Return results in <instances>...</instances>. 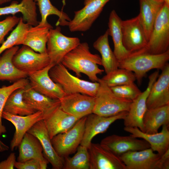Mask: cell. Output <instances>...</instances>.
<instances>
[{"label": "cell", "mask_w": 169, "mask_h": 169, "mask_svg": "<svg viewBox=\"0 0 169 169\" xmlns=\"http://www.w3.org/2000/svg\"><path fill=\"white\" fill-rule=\"evenodd\" d=\"M14 167L18 169H42L39 161L34 159L22 162L16 161Z\"/></svg>", "instance_id": "obj_40"}, {"label": "cell", "mask_w": 169, "mask_h": 169, "mask_svg": "<svg viewBox=\"0 0 169 169\" xmlns=\"http://www.w3.org/2000/svg\"><path fill=\"white\" fill-rule=\"evenodd\" d=\"M100 144L119 156L129 151H140L151 148L150 144L145 140L139 139L131 135H110L102 139Z\"/></svg>", "instance_id": "obj_16"}, {"label": "cell", "mask_w": 169, "mask_h": 169, "mask_svg": "<svg viewBox=\"0 0 169 169\" xmlns=\"http://www.w3.org/2000/svg\"><path fill=\"white\" fill-rule=\"evenodd\" d=\"M110 88L116 96L132 101L137 98L142 93L134 82Z\"/></svg>", "instance_id": "obj_38"}, {"label": "cell", "mask_w": 169, "mask_h": 169, "mask_svg": "<svg viewBox=\"0 0 169 169\" xmlns=\"http://www.w3.org/2000/svg\"><path fill=\"white\" fill-rule=\"evenodd\" d=\"M79 119L65 112L60 106L44 120L51 139L58 134L67 131Z\"/></svg>", "instance_id": "obj_24"}, {"label": "cell", "mask_w": 169, "mask_h": 169, "mask_svg": "<svg viewBox=\"0 0 169 169\" xmlns=\"http://www.w3.org/2000/svg\"><path fill=\"white\" fill-rule=\"evenodd\" d=\"M77 150L76 153L72 157L64 158V169H90L88 148L80 145Z\"/></svg>", "instance_id": "obj_35"}, {"label": "cell", "mask_w": 169, "mask_h": 169, "mask_svg": "<svg viewBox=\"0 0 169 169\" xmlns=\"http://www.w3.org/2000/svg\"><path fill=\"white\" fill-rule=\"evenodd\" d=\"M29 81L26 78L18 80L12 84L3 86L0 88V136L7 132L6 127L2 122V114L5 103L11 94L16 90L24 88L29 84Z\"/></svg>", "instance_id": "obj_37"}, {"label": "cell", "mask_w": 169, "mask_h": 169, "mask_svg": "<svg viewBox=\"0 0 169 169\" xmlns=\"http://www.w3.org/2000/svg\"><path fill=\"white\" fill-rule=\"evenodd\" d=\"M11 0H0V5L11 1Z\"/></svg>", "instance_id": "obj_43"}, {"label": "cell", "mask_w": 169, "mask_h": 169, "mask_svg": "<svg viewBox=\"0 0 169 169\" xmlns=\"http://www.w3.org/2000/svg\"><path fill=\"white\" fill-rule=\"evenodd\" d=\"M144 132L155 134L160 127L169 125V104L162 106L147 109L143 117Z\"/></svg>", "instance_id": "obj_28"}, {"label": "cell", "mask_w": 169, "mask_h": 169, "mask_svg": "<svg viewBox=\"0 0 169 169\" xmlns=\"http://www.w3.org/2000/svg\"><path fill=\"white\" fill-rule=\"evenodd\" d=\"M59 100L63 110L79 119L92 113L95 97L76 93L66 95Z\"/></svg>", "instance_id": "obj_15"}, {"label": "cell", "mask_w": 169, "mask_h": 169, "mask_svg": "<svg viewBox=\"0 0 169 169\" xmlns=\"http://www.w3.org/2000/svg\"><path fill=\"white\" fill-rule=\"evenodd\" d=\"M110 0H84V7L74 12L68 25L71 32H85L89 30Z\"/></svg>", "instance_id": "obj_9"}, {"label": "cell", "mask_w": 169, "mask_h": 169, "mask_svg": "<svg viewBox=\"0 0 169 169\" xmlns=\"http://www.w3.org/2000/svg\"><path fill=\"white\" fill-rule=\"evenodd\" d=\"M24 88L18 89L9 96L4 106L3 111L11 114L26 116L37 112L23 100Z\"/></svg>", "instance_id": "obj_32"}, {"label": "cell", "mask_w": 169, "mask_h": 169, "mask_svg": "<svg viewBox=\"0 0 169 169\" xmlns=\"http://www.w3.org/2000/svg\"><path fill=\"white\" fill-rule=\"evenodd\" d=\"M15 160V153H11L6 159L0 162V169H13Z\"/></svg>", "instance_id": "obj_41"}, {"label": "cell", "mask_w": 169, "mask_h": 169, "mask_svg": "<svg viewBox=\"0 0 169 169\" xmlns=\"http://www.w3.org/2000/svg\"><path fill=\"white\" fill-rule=\"evenodd\" d=\"M127 112H122L110 117L102 116L93 113L87 115L84 133L80 145L88 148L94 137L105 132L115 121L123 120Z\"/></svg>", "instance_id": "obj_14"}, {"label": "cell", "mask_w": 169, "mask_h": 169, "mask_svg": "<svg viewBox=\"0 0 169 169\" xmlns=\"http://www.w3.org/2000/svg\"><path fill=\"white\" fill-rule=\"evenodd\" d=\"M99 86L95 97L92 113L110 117L128 112L132 101L116 96L101 79H99Z\"/></svg>", "instance_id": "obj_4"}, {"label": "cell", "mask_w": 169, "mask_h": 169, "mask_svg": "<svg viewBox=\"0 0 169 169\" xmlns=\"http://www.w3.org/2000/svg\"><path fill=\"white\" fill-rule=\"evenodd\" d=\"M54 65L50 63L41 70L28 73V77L29 84L34 90L50 98L60 100L66 95L49 74L50 69Z\"/></svg>", "instance_id": "obj_11"}, {"label": "cell", "mask_w": 169, "mask_h": 169, "mask_svg": "<svg viewBox=\"0 0 169 169\" xmlns=\"http://www.w3.org/2000/svg\"><path fill=\"white\" fill-rule=\"evenodd\" d=\"M80 43L77 37L64 35L59 26L54 29L50 28L46 46L50 63L55 65L61 63L64 57Z\"/></svg>", "instance_id": "obj_7"}, {"label": "cell", "mask_w": 169, "mask_h": 169, "mask_svg": "<svg viewBox=\"0 0 169 169\" xmlns=\"http://www.w3.org/2000/svg\"><path fill=\"white\" fill-rule=\"evenodd\" d=\"M23 98L33 109L43 113L44 120L60 106L59 100L50 98L36 92L31 87L29 83L24 88Z\"/></svg>", "instance_id": "obj_21"}, {"label": "cell", "mask_w": 169, "mask_h": 169, "mask_svg": "<svg viewBox=\"0 0 169 169\" xmlns=\"http://www.w3.org/2000/svg\"><path fill=\"white\" fill-rule=\"evenodd\" d=\"M49 74L66 95L79 93L95 97L99 86L98 82H90L73 75L61 63L52 67Z\"/></svg>", "instance_id": "obj_3"}, {"label": "cell", "mask_w": 169, "mask_h": 169, "mask_svg": "<svg viewBox=\"0 0 169 169\" xmlns=\"http://www.w3.org/2000/svg\"><path fill=\"white\" fill-rule=\"evenodd\" d=\"M36 4L34 0H22L19 3L13 1L9 6L0 7V17L9 14L14 15L20 13L24 22L30 26H36L39 22L37 20Z\"/></svg>", "instance_id": "obj_25"}, {"label": "cell", "mask_w": 169, "mask_h": 169, "mask_svg": "<svg viewBox=\"0 0 169 169\" xmlns=\"http://www.w3.org/2000/svg\"><path fill=\"white\" fill-rule=\"evenodd\" d=\"M108 29L99 37L93 44L94 48L98 50L101 55V65L106 74L118 69L119 62L110 46Z\"/></svg>", "instance_id": "obj_31"}, {"label": "cell", "mask_w": 169, "mask_h": 169, "mask_svg": "<svg viewBox=\"0 0 169 169\" xmlns=\"http://www.w3.org/2000/svg\"><path fill=\"white\" fill-rule=\"evenodd\" d=\"M157 80L151 89L146 100L147 109L156 108L169 104V64L161 70Z\"/></svg>", "instance_id": "obj_19"}, {"label": "cell", "mask_w": 169, "mask_h": 169, "mask_svg": "<svg viewBox=\"0 0 169 169\" xmlns=\"http://www.w3.org/2000/svg\"><path fill=\"white\" fill-rule=\"evenodd\" d=\"M169 169V149L161 156L156 164V169Z\"/></svg>", "instance_id": "obj_42"}, {"label": "cell", "mask_w": 169, "mask_h": 169, "mask_svg": "<svg viewBox=\"0 0 169 169\" xmlns=\"http://www.w3.org/2000/svg\"><path fill=\"white\" fill-rule=\"evenodd\" d=\"M122 20L115 10L111 12L108 29L109 35L112 37L114 43L113 52L119 62L126 58L130 54L125 48L123 44L121 28Z\"/></svg>", "instance_id": "obj_29"}, {"label": "cell", "mask_w": 169, "mask_h": 169, "mask_svg": "<svg viewBox=\"0 0 169 169\" xmlns=\"http://www.w3.org/2000/svg\"><path fill=\"white\" fill-rule=\"evenodd\" d=\"M159 75L156 71L149 77V82L146 90L132 101L127 113L123 119L125 127H136L144 132L143 119L147 110L146 100L151 89Z\"/></svg>", "instance_id": "obj_10"}, {"label": "cell", "mask_w": 169, "mask_h": 169, "mask_svg": "<svg viewBox=\"0 0 169 169\" xmlns=\"http://www.w3.org/2000/svg\"><path fill=\"white\" fill-rule=\"evenodd\" d=\"M19 49L18 45L14 46L5 50L0 57V80L13 82L28 77V73L17 69L13 62Z\"/></svg>", "instance_id": "obj_27"}, {"label": "cell", "mask_w": 169, "mask_h": 169, "mask_svg": "<svg viewBox=\"0 0 169 169\" xmlns=\"http://www.w3.org/2000/svg\"><path fill=\"white\" fill-rule=\"evenodd\" d=\"M51 28L53 27L38 24L35 26H30L22 44L29 47L37 52H46L47 43L49 30Z\"/></svg>", "instance_id": "obj_30"}, {"label": "cell", "mask_w": 169, "mask_h": 169, "mask_svg": "<svg viewBox=\"0 0 169 169\" xmlns=\"http://www.w3.org/2000/svg\"><path fill=\"white\" fill-rule=\"evenodd\" d=\"M38 7L41 16V20L38 24L42 26L52 27L47 22L48 17L52 15L57 16L59 19L56 26H68L71 19L62 11H60L51 3L50 0H34Z\"/></svg>", "instance_id": "obj_33"}, {"label": "cell", "mask_w": 169, "mask_h": 169, "mask_svg": "<svg viewBox=\"0 0 169 169\" xmlns=\"http://www.w3.org/2000/svg\"><path fill=\"white\" fill-rule=\"evenodd\" d=\"M164 3L169 6V0H162Z\"/></svg>", "instance_id": "obj_44"}, {"label": "cell", "mask_w": 169, "mask_h": 169, "mask_svg": "<svg viewBox=\"0 0 169 169\" xmlns=\"http://www.w3.org/2000/svg\"><path fill=\"white\" fill-rule=\"evenodd\" d=\"M86 116L80 119L67 131L58 134L51 139L54 149L59 156L64 158L77 150L82 139Z\"/></svg>", "instance_id": "obj_6"}, {"label": "cell", "mask_w": 169, "mask_h": 169, "mask_svg": "<svg viewBox=\"0 0 169 169\" xmlns=\"http://www.w3.org/2000/svg\"><path fill=\"white\" fill-rule=\"evenodd\" d=\"M61 63L67 69L74 72L79 77L81 73L88 76L93 82H98L97 75L104 70L99 68L101 65V59L96 54L92 53L86 42L80 43L68 53L63 58Z\"/></svg>", "instance_id": "obj_1"}, {"label": "cell", "mask_w": 169, "mask_h": 169, "mask_svg": "<svg viewBox=\"0 0 169 169\" xmlns=\"http://www.w3.org/2000/svg\"><path fill=\"white\" fill-rule=\"evenodd\" d=\"M101 79L110 87L134 83L136 80L133 72L121 68L106 74Z\"/></svg>", "instance_id": "obj_34"}, {"label": "cell", "mask_w": 169, "mask_h": 169, "mask_svg": "<svg viewBox=\"0 0 169 169\" xmlns=\"http://www.w3.org/2000/svg\"><path fill=\"white\" fill-rule=\"evenodd\" d=\"M138 14L148 42L157 16L164 3L162 0H139Z\"/></svg>", "instance_id": "obj_26"}, {"label": "cell", "mask_w": 169, "mask_h": 169, "mask_svg": "<svg viewBox=\"0 0 169 169\" xmlns=\"http://www.w3.org/2000/svg\"><path fill=\"white\" fill-rule=\"evenodd\" d=\"M39 140L43 148L44 157L51 165L54 169H63L64 158L56 153L52 145L44 120L35 123L28 131Z\"/></svg>", "instance_id": "obj_18"}, {"label": "cell", "mask_w": 169, "mask_h": 169, "mask_svg": "<svg viewBox=\"0 0 169 169\" xmlns=\"http://www.w3.org/2000/svg\"><path fill=\"white\" fill-rule=\"evenodd\" d=\"M88 149L90 169H126L120 156L101 144L91 142Z\"/></svg>", "instance_id": "obj_13"}, {"label": "cell", "mask_w": 169, "mask_h": 169, "mask_svg": "<svg viewBox=\"0 0 169 169\" xmlns=\"http://www.w3.org/2000/svg\"><path fill=\"white\" fill-rule=\"evenodd\" d=\"M146 50L131 54L119 62L118 68L133 72L139 84L147 72L153 69L162 70L169 60V50L158 54H152Z\"/></svg>", "instance_id": "obj_2"}, {"label": "cell", "mask_w": 169, "mask_h": 169, "mask_svg": "<svg viewBox=\"0 0 169 169\" xmlns=\"http://www.w3.org/2000/svg\"><path fill=\"white\" fill-rule=\"evenodd\" d=\"M13 62L17 69L28 74L41 70L50 64L47 52L37 53L25 45L16 52Z\"/></svg>", "instance_id": "obj_12"}, {"label": "cell", "mask_w": 169, "mask_h": 169, "mask_svg": "<svg viewBox=\"0 0 169 169\" xmlns=\"http://www.w3.org/2000/svg\"><path fill=\"white\" fill-rule=\"evenodd\" d=\"M162 126L160 132L151 134L144 133L136 127H125L124 129L132 136L146 141L154 151L162 155L169 149V125Z\"/></svg>", "instance_id": "obj_23"}, {"label": "cell", "mask_w": 169, "mask_h": 169, "mask_svg": "<svg viewBox=\"0 0 169 169\" xmlns=\"http://www.w3.org/2000/svg\"><path fill=\"white\" fill-rule=\"evenodd\" d=\"M65 1L66 0H62V2L63 4V5L64 6L65 4Z\"/></svg>", "instance_id": "obj_45"}, {"label": "cell", "mask_w": 169, "mask_h": 169, "mask_svg": "<svg viewBox=\"0 0 169 169\" xmlns=\"http://www.w3.org/2000/svg\"><path fill=\"white\" fill-rule=\"evenodd\" d=\"M30 25L23 21L21 17L16 27L0 47V55L6 50L14 46L22 44L26 33Z\"/></svg>", "instance_id": "obj_36"}, {"label": "cell", "mask_w": 169, "mask_h": 169, "mask_svg": "<svg viewBox=\"0 0 169 169\" xmlns=\"http://www.w3.org/2000/svg\"><path fill=\"white\" fill-rule=\"evenodd\" d=\"M31 159L39 161L42 169L47 168L49 162L44 156L39 140L35 136L27 132L19 145L18 161L22 162Z\"/></svg>", "instance_id": "obj_22"}, {"label": "cell", "mask_w": 169, "mask_h": 169, "mask_svg": "<svg viewBox=\"0 0 169 169\" xmlns=\"http://www.w3.org/2000/svg\"><path fill=\"white\" fill-rule=\"evenodd\" d=\"M20 18L13 15L7 17L0 21V44L3 42L5 36L18 24Z\"/></svg>", "instance_id": "obj_39"}, {"label": "cell", "mask_w": 169, "mask_h": 169, "mask_svg": "<svg viewBox=\"0 0 169 169\" xmlns=\"http://www.w3.org/2000/svg\"><path fill=\"white\" fill-rule=\"evenodd\" d=\"M169 49V6L164 3L154 22L146 50L158 54Z\"/></svg>", "instance_id": "obj_5"}, {"label": "cell", "mask_w": 169, "mask_h": 169, "mask_svg": "<svg viewBox=\"0 0 169 169\" xmlns=\"http://www.w3.org/2000/svg\"><path fill=\"white\" fill-rule=\"evenodd\" d=\"M151 148L140 151H129L120 156L126 169H156L161 155Z\"/></svg>", "instance_id": "obj_20"}, {"label": "cell", "mask_w": 169, "mask_h": 169, "mask_svg": "<svg viewBox=\"0 0 169 169\" xmlns=\"http://www.w3.org/2000/svg\"><path fill=\"white\" fill-rule=\"evenodd\" d=\"M121 28L123 46L130 54L147 49L148 42L139 15L122 20Z\"/></svg>", "instance_id": "obj_8"}, {"label": "cell", "mask_w": 169, "mask_h": 169, "mask_svg": "<svg viewBox=\"0 0 169 169\" xmlns=\"http://www.w3.org/2000/svg\"><path fill=\"white\" fill-rule=\"evenodd\" d=\"M2 118L11 122L15 128L10 144L12 151L19 146L25 134L35 123L44 119L43 113L40 111L26 116L14 115L3 111Z\"/></svg>", "instance_id": "obj_17"}]
</instances>
